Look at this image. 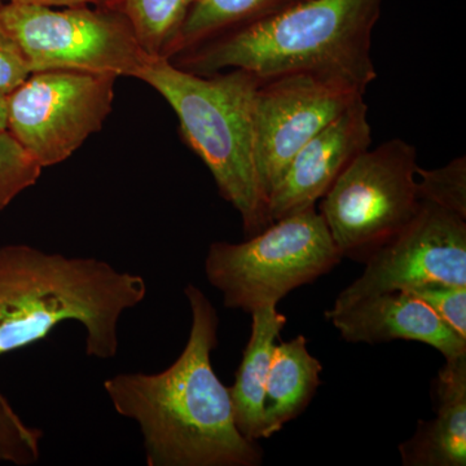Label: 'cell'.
Returning a JSON list of instances; mask_svg holds the SVG:
<instances>
[{
	"instance_id": "8992f818",
	"label": "cell",
	"mask_w": 466,
	"mask_h": 466,
	"mask_svg": "<svg viewBox=\"0 0 466 466\" xmlns=\"http://www.w3.org/2000/svg\"><path fill=\"white\" fill-rule=\"evenodd\" d=\"M0 24L23 51L32 73L72 70L137 79L153 60L116 8L5 2Z\"/></svg>"
},
{
	"instance_id": "277c9868",
	"label": "cell",
	"mask_w": 466,
	"mask_h": 466,
	"mask_svg": "<svg viewBox=\"0 0 466 466\" xmlns=\"http://www.w3.org/2000/svg\"><path fill=\"white\" fill-rule=\"evenodd\" d=\"M137 79L173 108L184 142L240 214L248 238L271 225L254 158V97L262 79L242 69L198 76L167 58H153Z\"/></svg>"
},
{
	"instance_id": "7a4b0ae2",
	"label": "cell",
	"mask_w": 466,
	"mask_h": 466,
	"mask_svg": "<svg viewBox=\"0 0 466 466\" xmlns=\"http://www.w3.org/2000/svg\"><path fill=\"white\" fill-rule=\"evenodd\" d=\"M382 0H306L171 58L198 76L242 69L260 79L306 73L357 95L377 78L372 33Z\"/></svg>"
},
{
	"instance_id": "6da1fadb",
	"label": "cell",
	"mask_w": 466,
	"mask_h": 466,
	"mask_svg": "<svg viewBox=\"0 0 466 466\" xmlns=\"http://www.w3.org/2000/svg\"><path fill=\"white\" fill-rule=\"evenodd\" d=\"M184 293L192 324L182 354L155 375L110 377L104 390L119 415L139 425L148 466H258L262 449L238 431L229 389L211 364L217 309L196 285Z\"/></svg>"
},
{
	"instance_id": "7402d4cb",
	"label": "cell",
	"mask_w": 466,
	"mask_h": 466,
	"mask_svg": "<svg viewBox=\"0 0 466 466\" xmlns=\"http://www.w3.org/2000/svg\"><path fill=\"white\" fill-rule=\"evenodd\" d=\"M5 0H0V8ZM32 75L29 63L16 42L0 24V94L8 95Z\"/></svg>"
},
{
	"instance_id": "9c48e42d",
	"label": "cell",
	"mask_w": 466,
	"mask_h": 466,
	"mask_svg": "<svg viewBox=\"0 0 466 466\" xmlns=\"http://www.w3.org/2000/svg\"><path fill=\"white\" fill-rule=\"evenodd\" d=\"M420 202L413 219L368 257L363 274L339 293L332 311L366 297L422 285L466 287V219Z\"/></svg>"
},
{
	"instance_id": "cb8c5ba5",
	"label": "cell",
	"mask_w": 466,
	"mask_h": 466,
	"mask_svg": "<svg viewBox=\"0 0 466 466\" xmlns=\"http://www.w3.org/2000/svg\"><path fill=\"white\" fill-rule=\"evenodd\" d=\"M8 106L7 95L0 94V131L7 130Z\"/></svg>"
},
{
	"instance_id": "7c38bea8",
	"label": "cell",
	"mask_w": 466,
	"mask_h": 466,
	"mask_svg": "<svg viewBox=\"0 0 466 466\" xmlns=\"http://www.w3.org/2000/svg\"><path fill=\"white\" fill-rule=\"evenodd\" d=\"M325 318L348 342L376 345L404 339L431 346L446 360L466 357V339L407 291L366 297L339 311L329 309Z\"/></svg>"
},
{
	"instance_id": "603a6c76",
	"label": "cell",
	"mask_w": 466,
	"mask_h": 466,
	"mask_svg": "<svg viewBox=\"0 0 466 466\" xmlns=\"http://www.w3.org/2000/svg\"><path fill=\"white\" fill-rule=\"evenodd\" d=\"M8 3H21V5H43V7H106L118 9L119 0H5Z\"/></svg>"
},
{
	"instance_id": "2e32d148",
	"label": "cell",
	"mask_w": 466,
	"mask_h": 466,
	"mask_svg": "<svg viewBox=\"0 0 466 466\" xmlns=\"http://www.w3.org/2000/svg\"><path fill=\"white\" fill-rule=\"evenodd\" d=\"M302 2L306 0H192L168 60L220 34L276 16Z\"/></svg>"
},
{
	"instance_id": "8fae6325",
	"label": "cell",
	"mask_w": 466,
	"mask_h": 466,
	"mask_svg": "<svg viewBox=\"0 0 466 466\" xmlns=\"http://www.w3.org/2000/svg\"><path fill=\"white\" fill-rule=\"evenodd\" d=\"M372 144L368 106L358 97L291 159L267 200L269 222L315 208L350 162Z\"/></svg>"
},
{
	"instance_id": "5bb4252c",
	"label": "cell",
	"mask_w": 466,
	"mask_h": 466,
	"mask_svg": "<svg viewBox=\"0 0 466 466\" xmlns=\"http://www.w3.org/2000/svg\"><path fill=\"white\" fill-rule=\"evenodd\" d=\"M250 314L249 342L242 352L235 383L228 389L238 431L247 440L257 441L262 440L263 401L275 341L287 325V317L276 306H265Z\"/></svg>"
},
{
	"instance_id": "ac0fdd59",
	"label": "cell",
	"mask_w": 466,
	"mask_h": 466,
	"mask_svg": "<svg viewBox=\"0 0 466 466\" xmlns=\"http://www.w3.org/2000/svg\"><path fill=\"white\" fill-rule=\"evenodd\" d=\"M417 196L420 201L447 208L466 219V158L458 157L446 167L425 170L417 167Z\"/></svg>"
},
{
	"instance_id": "4fadbf2b",
	"label": "cell",
	"mask_w": 466,
	"mask_h": 466,
	"mask_svg": "<svg viewBox=\"0 0 466 466\" xmlns=\"http://www.w3.org/2000/svg\"><path fill=\"white\" fill-rule=\"evenodd\" d=\"M435 417L419 420L415 434L400 444L406 466L466 465V357L446 360L433 383Z\"/></svg>"
},
{
	"instance_id": "ba28073f",
	"label": "cell",
	"mask_w": 466,
	"mask_h": 466,
	"mask_svg": "<svg viewBox=\"0 0 466 466\" xmlns=\"http://www.w3.org/2000/svg\"><path fill=\"white\" fill-rule=\"evenodd\" d=\"M116 76L46 70L7 95V130L43 168L69 158L103 127Z\"/></svg>"
},
{
	"instance_id": "30bf717a",
	"label": "cell",
	"mask_w": 466,
	"mask_h": 466,
	"mask_svg": "<svg viewBox=\"0 0 466 466\" xmlns=\"http://www.w3.org/2000/svg\"><path fill=\"white\" fill-rule=\"evenodd\" d=\"M358 97L306 73L262 79L254 97V158L266 201L297 153Z\"/></svg>"
},
{
	"instance_id": "e0dca14e",
	"label": "cell",
	"mask_w": 466,
	"mask_h": 466,
	"mask_svg": "<svg viewBox=\"0 0 466 466\" xmlns=\"http://www.w3.org/2000/svg\"><path fill=\"white\" fill-rule=\"evenodd\" d=\"M192 0H119L144 51L153 58L170 57Z\"/></svg>"
},
{
	"instance_id": "3957f363",
	"label": "cell",
	"mask_w": 466,
	"mask_h": 466,
	"mask_svg": "<svg viewBox=\"0 0 466 466\" xmlns=\"http://www.w3.org/2000/svg\"><path fill=\"white\" fill-rule=\"evenodd\" d=\"M146 280L96 258L25 244L0 248V357L47 339L64 321L86 332V354L109 360L122 315L146 299Z\"/></svg>"
},
{
	"instance_id": "d6986e66",
	"label": "cell",
	"mask_w": 466,
	"mask_h": 466,
	"mask_svg": "<svg viewBox=\"0 0 466 466\" xmlns=\"http://www.w3.org/2000/svg\"><path fill=\"white\" fill-rule=\"evenodd\" d=\"M43 167L8 130L0 131V211L41 177Z\"/></svg>"
},
{
	"instance_id": "ffe728a7",
	"label": "cell",
	"mask_w": 466,
	"mask_h": 466,
	"mask_svg": "<svg viewBox=\"0 0 466 466\" xmlns=\"http://www.w3.org/2000/svg\"><path fill=\"white\" fill-rule=\"evenodd\" d=\"M43 431L25 424L0 391V462L35 464L41 458Z\"/></svg>"
},
{
	"instance_id": "9a60e30c",
	"label": "cell",
	"mask_w": 466,
	"mask_h": 466,
	"mask_svg": "<svg viewBox=\"0 0 466 466\" xmlns=\"http://www.w3.org/2000/svg\"><path fill=\"white\" fill-rule=\"evenodd\" d=\"M321 370L302 334L275 346L263 401L262 438L279 433L309 407L320 386Z\"/></svg>"
},
{
	"instance_id": "44dd1931",
	"label": "cell",
	"mask_w": 466,
	"mask_h": 466,
	"mask_svg": "<svg viewBox=\"0 0 466 466\" xmlns=\"http://www.w3.org/2000/svg\"><path fill=\"white\" fill-rule=\"evenodd\" d=\"M403 291L426 303L444 323L466 339V287L434 284Z\"/></svg>"
},
{
	"instance_id": "52a82bcc",
	"label": "cell",
	"mask_w": 466,
	"mask_h": 466,
	"mask_svg": "<svg viewBox=\"0 0 466 466\" xmlns=\"http://www.w3.org/2000/svg\"><path fill=\"white\" fill-rule=\"evenodd\" d=\"M416 148L400 137L368 148L348 165L321 198L320 211L339 254L366 260L413 219Z\"/></svg>"
},
{
	"instance_id": "5b68a950",
	"label": "cell",
	"mask_w": 466,
	"mask_h": 466,
	"mask_svg": "<svg viewBox=\"0 0 466 466\" xmlns=\"http://www.w3.org/2000/svg\"><path fill=\"white\" fill-rule=\"evenodd\" d=\"M324 218L315 208L275 220L247 241L208 247L205 274L227 309L251 312L278 306L341 262Z\"/></svg>"
}]
</instances>
